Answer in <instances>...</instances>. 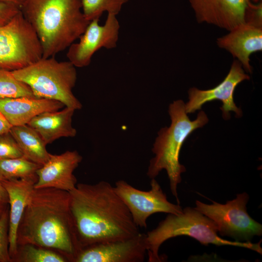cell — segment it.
<instances>
[{
  "mask_svg": "<svg viewBox=\"0 0 262 262\" xmlns=\"http://www.w3.org/2000/svg\"><path fill=\"white\" fill-rule=\"evenodd\" d=\"M68 192L70 210L82 249L129 238L140 232L128 209L108 182L77 183Z\"/></svg>",
  "mask_w": 262,
  "mask_h": 262,
  "instance_id": "obj_1",
  "label": "cell"
},
{
  "mask_svg": "<svg viewBox=\"0 0 262 262\" xmlns=\"http://www.w3.org/2000/svg\"><path fill=\"white\" fill-rule=\"evenodd\" d=\"M18 246L58 250L73 262L82 250L70 208L68 192L34 188L17 232Z\"/></svg>",
  "mask_w": 262,
  "mask_h": 262,
  "instance_id": "obj_2",
  "label": "cell"
},
{
  "mask_svg": "<svg viewBox=\"0 0 262 262\" xmlns=\"http://www.w3.org/2000/svg\"><path fill=\"white\" fill-rule=\"evenodd\" d=\"M19 9L39 39L43 58L54 57L68 48L90 22L81 0H23Z\"/></svg>",
  "mask_w": 262,
  "mask_h": 262,
  "instance_id": "obj_3",
  "label": "cell"
},
{
  "mask_svg": "<svg viewBox=\"0 0 262 262\" xmlns=\"http://www.w3.org/2000/svg\"><path fill=\"white\" fill-rule=\"evenodd\" d=\"M168 113L171 124L161 128L158 132L152 148L155 156L149 161L147 175L151 179H154L162 170H165L171 192L180 204L177 187L181 181V174L186 171L179 161L181 147L188 136L207 124L209 119L205 112L201 111L195 120H190L182 100L171 103Z\"/></svg>",
  "mask_w": 262,
  "mask_h": 262,
  "instance_id": "obj_4",
  "label": "cell"
},
{
  "mask_svg": "<svg viewBox=\"0 0 262 262\" xmlns=\"http://www.w3.org/2000/svg\"><path fill=\"white\" fill-rule=\"evenodd\" d=\"M217 233L215 223L195 208L186 207L178 214H168L156 228L146 233L148 262H163L164 256L159 254L161 246L169 239L181 235L193 238L205 246L210 244L218 246H231L262 253L261 241L258 243L229 241L219 237Z\"/></svg>",
  "mask_w": 262,
  "mask_h": 262,
  "instance_id": "obj_5",
  "label": "cell"
},
{
  "mask_svg": "<svg viewBox=\"0 0 262 262\" xmlns=\"http://www.w3.org/2000/svg\"><path fill=\"white\" fill-rule=\"evenodd\" d=\"M76 68L69 61L59 62L54 57H42L12 72L16 79L30 87L35 97L58 101L77 110L82 108V104L72 91L77 79Z\"/></svg>",
  "mask_w": 262,
  "mask_h": 262,
  "instance_id": "obj_6",
  "label": "cell"
},
{
  "mask_svg": "<svg viewBox=\"0 0 262 262\" xmlns=\"http://www.w3.org/2000/svg\"><path fill=\"white\" fill-rule=\"evenodd\" d=\"M43 57L39 39L20 10L0 26V69L15 71Z\"/></svg>",
  "mask_w": 262,
  "mask_h": 262,
  "instance_id": "obj_7",
  "label": "cell"
},
{
  "mask_svg": "<svg viewBox=\"0 0 262 262\" xmlns=\"http://www.w3.org/2000/svg\"><path fill=\"white\" fill-rule=\"evenodd\" d=\"M248 200V195L244 192L225 204L215 201L207 204L196 200L195 208L215 223L221 236L231 237L236 241H250L254 236L262 235V225L247 213Z\"/></svg>",
  "mask_w": 262,
  "mask_h": 262,
  "instance_id": "obj_8",
  "label": "cell"
},
{
  "mask_svg": "<svg viewBox=\"0 0 262 262\" xmlns=\"http://www.w3.org/2000/svg\"><path fill=\"white\" fill-rule=\"evenodd\" d=\"M149 191L138 189L124 180L115 183V190L128 209L133 222L138 228L147 227V219L158 213L178 214L183 209L178 204L170 202L161 186L154 179Z\"/></svg>",
  "mask_w": 262,
  "mask_h": 262,
  "instance_id": "obj_9",
  "label": "cell"
},
{
  "mask_svg": "<svg viewBox=\"0 0 262 262\" xmlns=\"http://www.w3.org/2000/svg\"><path fill=\"white\" fill-rule=\"evenodd\" d=\"M99 19L90 21L79 41L68 48L66 57L76 67L89 66L93 55L101 48H115L119 37L120 25L116 16L108 14L103 25Z\"/></svg>",
  "mask_w": 262,
  "mask_h": 262,
  "instance_id": "obj_10",
  "label": "cell"
},
{
  "mask_svg": "<svg viewBox=\"0 0 262 262\" xmlns=\"http://www.w3.org/2000/svg\"><path fill=\"white\" fill-rule=\"evenodd\" d=\"M249 75L245 72L241 63L235 60L230 70L223 81L213 88L200 90L196 87L188 91L189 100L185 104L187 114H191L200 110L205 103L215 100L222 101L220 108L225 120L230 118V112H235L236 116L240 117L242 112L234 101L233 94L237 86L245 80H249Z\"/></svg>",
  "mask_w": 262,
  "mask_h": 262,
  "instance_id": "obj_11",
  "label": "cell"
},
{
  "mask_svg": "<svg viewBox=\"0 0 262 262\" xmlns=\"http://www.w3.org/2000/svg\"><path fill=\"white\" fill-rule=\"evenodd\" d=\"M147 254L146 233L83 248L76 262H143Z\"/></svg>",
  "mask_w": 262,
  "mask_h": 262,
  "instance_id": "obj_12",
  "label": "cell"
},
{
  "mask_svg": "<svg viewBox=\"0 0 262 262\" xmlns=\"http://www.w3.org/2000/svg\"><path fill=\"white\" fill-rule=\"evenodd\" d=\"M82 160L76 150L50 154L48 161L36 171L37 180L34 188H54L67 192L73 190L77 184L73 172Z\"/></svg>",
  "mask_w": 262,
  "mask_h": 262,
  "instance_id": "obj_13",
  "label": "cell"
},
{
  "mask_svg": "<svg viewBox=\"0 0 262 262\" xmlns=\"http://www.w3.org/2000/svg\"><path fill=\"white\" fill-rule=\"evenodd\" d=\"M196 18L229 31L245 22L246 0H189Z\"/></svg>",
  "mask_w": 262,
  "mask_h": 262,
  "instance_id": "obj_14",
  "label": "cell"
},
{
  "mask_svg": "<svg viewBox=\"0 0 262 262\" xmlns=\"http://www.w3.org/2000/svg\"><path fill=\"white\" fill-rule=\"evenodd\" d=\"M221 49L229 52L242 65L246 72L251 73L250 64L251 54L262 50V28L244 22L217 39Z\"/></svg>",
  "mask_w": 262,
  "mask_h": 262,
  "instance_id": "obj_15",
  "label": "cell"
},
{
  "mask_svg": "<svg viewBox=\"0 0 262 262\" xmlns=\"http://www.w3.org/2000/svg\"><path fill=\"white\" fill-rule=\"evenodd\" d=\"M37 180V178L0 180L9 198V251L12 262L17 252L18 226Z\"/></svg>",
  "mask_w": 262,
  "mask_h": 262,
  "instance_id": "obj_16",
  "label": "cell"
},
{
  "mask_svg": "<svg viewBox=\"0 0 262 262\" xmlns=\"http://www.w3.org/2000/svg\"><path fill=\"white\" fill-rule=\"evenodd\" d=\"M64 107L58 101L36 97L0 98V113L12 126L27 124L41 113Z\"/></svg>",
  "mask_w": 262,
  "mask_h": 262,
  "instance_id": "obj_17",
  "label": "cell"
},
{
  "mask_svg": "<svg viewBox=\"0 0 262 262\" xmlns=\"http://www.w3.org/2000/svg\"><path fill=\"white\" fill-rule=\"evenodd\" d=\"M75 110L65 107L62 110L45 112L33 118L27 124L42 138L46 145L62 137H74L76 130L72 126Z\"/></svg>",
  "mask_w": 262,
  "mask_h": 262,
  "instance_id": "obj_18",
  "label": "cell"
},
{
  "mask_svg": "<svg viewBox=\"0 0 262 262\" xmlns=\"http://www.w3.org/2000/svg\"><path fill=\"white\" fill-rule=\"evenodd\" d=\"M10 132L18 144L23 157L42 165L49 159L50 154L42 138L27 124L12 126Z\"/></svg>",
  "mask_w": 262,
  "mask_h": 262,
  "instance_id": "obj_19",
  "label": "cell"
},
{
  "mask_svg": "<svg viewBox=\"0 0 262 262\" xmlns=\"http://www.w3.org/2000/svg\"><path fill=\"white\" fill-rule=\"evenodd\" d=\"M41 166L23 157L0 159V180L37 178Z\"/></svg>",
  "mask_w": 262,
  "mask_h": 262,
  "instance_id": "obj_20",
  "label": "cell"
},
{
  "mask_svg": "<svg viewBox=\"0 0 262 262\" xmlns=\"http://www.w3.org/2000/svg\"><path fill=\"white\" fill-rule=\"evenodd\" d=\"M130 0H81L83 14L89 21L99 19L104 12L117 16Z\"/></svg>",
  "mask_w": 262,
  "mask_h": 262,
  "instance_id": "obj_21",
  "label": "cell"
},
{
  "mask_svg": "<svg viewBox=\"0 0 262 262\" xmlns=\"http://www.w3.org/2000/svg\"><path fill=\"white\" fill-rule=\"evenodd\" d=\"M14 260L24 262H65L67 260L48 248L25 245L18 246Z\"/></svg>",
  "mask_w": 262,
  "mask_h": 262,
  "instance_id": "obj_22",
  "label": "cell"
},
{
  "mask_svg": "<svg viewBox=\"0 0 262 262\" xmlns=\"http://www.w3.org/2000/svg\"><path fill=\"white\" fill-rule=\"evenodd\" d=\"M23 97H35L30 87L16 79L12 71L0 69V98Z\"/></svg>",
  "mask_w": 262,
  "mask_h": 262,
  "instance_id": "obj_23",
  "label": "cell"
},
{
  "mask_svg": "<svg viewBox=\"0 0 262 262\" xmlns=\"http://www.w3.org/2000/svg\"><path fill=\"white\" fill-rule=\"evenodd\" d=\"M23 157L22 153L10 131L0 135V159Z\"/></svg>",
  "mask_w": 262,
  "mask_h": 262,
  "instance_id": "obj_24",
  "label": "cell"
},
{
  "mask_svg": "<svg viewBox=\"0 0 262 262\" xmlns=\"http://www.w3.org/2000/svg\"><path fill=\"white\" fill-rule=\"evenodd\" d=\"M9 210L7 208L0 218V262H11L9 251Z\"/></svg>",
  "mask_w": 262,
  "mask_h": 262,
  "instance_id": "obj_25",
  "label": "cell"
},
{
  "mask_svg": "<svg viewBox=\"0 0 262 262\" xmlns=\"http://www.w3.org/2000/svg\"><path fill=\"white\" fill-rule=\"evenodd\" d=\"M245 22L262 28V3L257 4L248 1L245 13Z\"/></svg>",
  "mask_w": 262,
  "mask_h": 262,
  "instance_id": "obj_26",
  "label": "cell"
},
{
  "mask_svg": "<svg viewBox=\"0 0 262 262\" xmlns=\"http://www.w3.org/2000/svg\"><path fill=\"white\" fill-rule=\"evenodd\" d=\"M19 11L17 5L0 2V26L9 22Z\"/></svg>",
  "mask_w": 262,
  "mask_h": 262,
  "instance_id": "obj_27",
  "label": "cell"
},
{
  "mask_svg": "<svg viewBox=\"0 0 262 262\" xmlns=\"http://www.w3.org/2000/svg\"><path fill=\"white\" fill-rule=\"evenodd\" d=\"M12 126L0 113V135L9 132Z\"/></svg>",
  "mask_w": 262,
  "mask_h": 262,
  "instance_id": "obj_28",
  "label": "cell"
},
{
  "mask_svg": "<svg viewBox=\"0 0 262 262\" xmlns=\"http://www.w3.org/2000/svg\"><path fill=\"white\" fill-rule=\"evenodd\" d=\"M0 201L8 204L9 198L7 193L0 181Z\"/></svg>",
  "mask_w": 262,
  "mask_h": 262,
  "instance_id": "obj_29",
  "label": "cell"
},
{
  "mask_svg": "<svg viewBox=\"0 0 262 262\" xmlns=\"http://www.w3.org/2000/svg\"><path fill=\"white\" fill-rule=\"evenodd\" d=\"M23 1V0H0V2L13 4L19 7Z\"/></svg>",
  "mask_w": 262,
  "mask_h": 262,
  "instance_id": "obj_30",
  "label": "cell"
},
{
  "mask_svg": "<svg viewBox=\"0 0 262 262\" xmlns=\"http://www.w3.org/2000/svg\"><path fill=\"white\" fill-rule=\"evenodd\" d=\"M7 208V203L0 201V218Z\"/></svg>",
  "mask_w": 262,
  "mask_h": 262,
  "instance_id": "obj_31",
  "label": "cell"
},
{
  "mask_svg": "<svg viewBox=\"0 0 262 262\" xmlns=\"http://www.w3.org/2000/svg\"><path fill=\"white\" fill-rule=\"evenodd\" d=\"M246 0L247 2L248 1H250L251 0Z\"/></svg>",
  "mask_w": 262,
  "mask_h": 262,
  "instance_id": "obj_32",
  "label": "cell"
}]
</instances>
